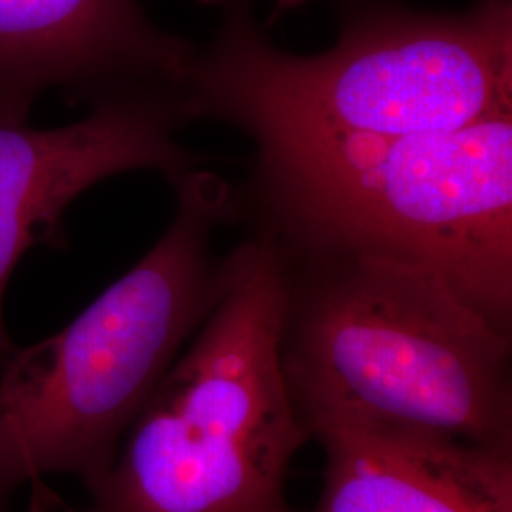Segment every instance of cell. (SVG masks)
Here are the masks:
<instances>
[{
    "instance_id": "obj_1",
    "label": "cell",
    "mask_w": 512,
    "mask_h": 512,
    "mask_svg": "<svg viewBox=\"0 0 512 512\" xmlns=\"http://www.w3.org/2000/svg\"><path fill=\"white\" fill-rule=\"evenodd\" d=\"M184 122L213 120L256 143L450 131L512 112V0L425 12L349 0L323 54L277 48L251 0H226L198 48Z\"/></svg>"
},
{
    "instance_id": "obj_2",
    "label": "cell",
    "mask_w": 512,
    "mask_h": 512,
    "mask_svg": "<svg viewBox=\"0 0 512 512\" xmlns=\"http://www.w3.org/2000/svg\"><path fill=\"white\" fill-rule=\"evenodd\" d=\"M234 202L279 253L420 266L512 336V112L450 131L256 143Z\"/></svg>"
},
{
    "instance_id": "obj_3",
    "label": "cell",
    "mask_w": 512,
    "mask_h": 512,
    "mask_svg": "<svg viewBox=\"0 0 512 512\" xmlns=\"http://www.w3.org/2000/svg\"><path fill=\"white\" fill-rule=\"evenodd\" d=\"M275 253L279 363L308 433L355 420L512 448V336L439 275L382 256Z\"/></svg>"
},
{
    "instance_id": "obj_4",
    "label": "cell",
    "mask_w": 512,
    "mask_h": 512,
    "mask_svg": "<svg viewBox=\"0 0 512 512\" xmlns=\"http://www.w3.org/2000/svg\"><path fill=\"white\" fill-rule=\"evenodd\" d=\"M173 188L175 217L147 255L65 329L0 365V512L46 473L76 475L92 494L224 293L228 255L213 243L236 219L234 190L200 167Z\"/></svg>"
},
{
    "instance_id": "obj_5",
    "label": "cell",
    "mask_w": 512,
    "mask_h": 512,
    "mask_svg": "<svg viewBox=\"0 0 512 512\" xmlns=\"http://www.w3.org/2000/svg\"><path fill=\"white\" fill-rule=\"evenodd\" d=\"M281 270L251 234L226 289L131 423L92 505L61 512H294L287 478L310 439L279 363Z\"/></svg>"
},
{
    "instance_id": "obj_6",
    "label": "cell",
    "mask_w": 512,
    "mask_h": 512,
    "mask_svg": "<svg viewBox=\"0 0 512 512\" xmlns=\"http://www.w3.org/2000/svg\"><path fill=\"white\" fill-rule=\"evenodd\" d=\"M23 122L0 120V365L14 351L4 325L10 275L33 245L59 243L67 207L112 175L154 169L175 184L202 162L177 139L186 122L165 97L105 99L65 128Z\"/></svg>"
},
{
    "instance_id": "obj_7",
    "label": "cell",
    "mask_w": 512,
    "mask_h": 512,
    "mask_svg": "<svg viewBox=\"0 0 512 512\" xmlns=\"http://www.w3.org/2000/svg\"><path fill=\"white\" fill-rule=\"evenodd\" d=\"M198 46L165 33L139 0H0V120L21 122L52 86L181 107Z\"/></svg>"
},
{
    "instance_id": "obj_8",
    "label": "cell",
    "mask_w": 512,
    "mask_h": 512,
    "mask_svg": "<svg viewBox=\"0 0 512 512\" xmlns=\"http://www.w3.org/2000/svg\"><path fill=\"white\" fill-rule=\"evenodd\" d=\"M325 452L311 512H512V448L355 420L315 423Z\"/></svg>"
},
{
    "instance_id": "obj_9",
    "label": "cell",
    "mask_w": 512,
    "mask_h": 512,
    "mask_svg": "<svg viewBox=\"0 0 512 512\" xmlns=\"http://www.w3.org/2000/svg\"><path fill=\"white\" fill-rule=\"evenodd\" d=\"M302 2H306V0H275L274 10H272V14H270L268 23H275L277 19L281 18V16H285L287 12L294 10L296 6H300Z\"/></svg>"
},
{
    "instance_id": "obj_10",
    "label": "cell",
    "mask_w": 512,
    "mask_h": 512,
    "mask_svg": "<svg viewBox=\"0 0 512 512\" xmlns=\"http://www.w3.org/2000/svg\"><path fill=\"white\" fill-rule=\"evenodd\" d=\"M198 2H202V4H224L226 0H198Z\"/></svg>"
}]
</instances>
